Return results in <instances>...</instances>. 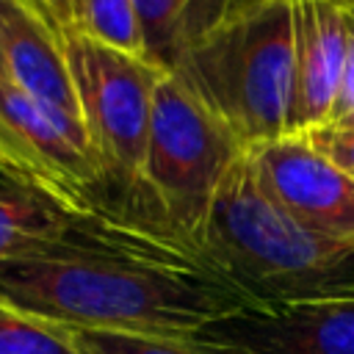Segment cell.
Here are the masks:
<instances>
[{
    "label": "cell",
    "instance_id": "obj_1",
    "mask_svg": "<svg viewBox=\"0 0 354 354\" xmlns=\"http://www.w3.org/2000/svg\"><path fill=\"white\" fill-rule=\"evenodd\" d=\"M0 301L61 326L191 337L246 299L180 241L80 213L69 238L0 263Z\"/></svg>",
    "mask_w": 354,
    "mask_h": 354
},
{
    "label": "cell",
    "instance_id": "obj_3",
    "mask_svg": "<svg viewBox=\"0 0 354 354\" xmlns=\"http://www.w3.org/2000/svg\"><path fill=\"white\" fill-rule=\"evenodd\" d=\"M252 149L288 136L293 88L290 0H252L194 41L171 72Z\"/></svg>",
    "mask_w": 354,
    "mask_h": 354
},
{
    "label": "cell",
    "instance_id": "obj_16",
    "mask_svg": "<svg viewBox=\"0 0 354 354\" xmlns=\"http://www.w3.org/2000/svg\"><path fill=\"white\" fill-rule=\"evenodd\" d=\"M307 136L326 158H332L346 174L354 177V127H343V124H324L313 133H301Z\"/></svg>",
    "mask_w": 354,
    "mask_h": 354
},
{
    "label": "cell",
    "instance_id": "obj_17",
    "mask_svg": "<svg viewBox=\"0 0 354 354\" xmlns=\"http://www.w3.org/2000/svg\"><path fill=\"white\" fill-rule=\"evenodd\" d=\"M329 124L354 127V11H351V50H348V64H346L343 88H340V97H337V105H335V113H332V122Z\"/></svg>",
    "mask_w": 354,
    "mask_h": 354
},
{
    "label": "cell",
    "instance_id": "obj_11",
    "mask_svg": "<svg viewBox=\"0 0 354 354\" xmlns=\"http://www.w3.org/2000/svg\"><path fill=\"white\" fill-rule=\"evenodd\" d=\"M252 0H136L144 36V55L171 72L180 55Z\"/></svg>",
    "mask_w": 354,
    "mask_h": 354
},
{
    "label": "cell",
    "instance_id": "obj_7",
    "mask_svg": "<svg viewBox=\"0 0 354 354\" xmlns=\"http://www.w3.org/2000/svg\"><path fill=\"white\" fill-rule=\"evenodd\" d=\"M268 194L307 230L354 243V177L307 136H282L249 149Z\"/></svg>",
    "mask_w": 354,
    "mask_h": 354
},
{
    "label": "cell",
    "instance_id": "obj_20",
    "mask_svg": "<svg viewBox=\"0 0 354 354\" xmlns=\"http://www.w3.org/2000/svg\"><path fill=\"white\" fill-rule=\"evenodd\" d=\"M11 183H19V180H17V177H11L6 169H0V188H3V185H11ZM22 185H28V183H22Z\"/></svg>",
    "mask_w": 354,
    "mask_h": 354
},
{
    "label": "cell",
    "instance_id": "obj_6",
    "mask_svg": "<svg viewBox=\"0 0 354 354\" xmlns=\"http://www.w3.org/2000/svg\"><path fill=\"white\" fill-rule=\"evenodd\" d=\"M188 340L207 354H354V296L243 304Z\"/></svg>",
    "mask_w": 354,
    "mask_h": 354
},
{
    "label": "cell",
    "instance_id": "obj_8",
    "mask_svg": "<svg viewBox=\"0 0 354 354\" xmlns=\"http://www.w3.org/2000/svg\"><path fill=\"white\" fill-rule=\"evenodd\" d=\"M293 88L288 136L332 122L351 50V11L340 0H290Z\"/></svg>",
    "mask_w": 354,
    "mask_h": 354
},
{
    "label": "cell",
    "instance_id": "obj_2",
    "mask_svg": "<svg viewBox=\"0 0 354 354\" xmlns=\"http://www.w3.org/2000/svg\"><path fill=\"white\" fill-rule=\"evenodd\" d=\"M199 257L246 304L354 296V243L299 224L268 194L249 149L213 199Z\"/></svg>",
    "mask_w": 354,
    "mask_h": 354
},
{
    "label": "cell",
    "instance_id": "obj_4",
    "mask_svg": "<svg viewBox=\"0 0 354 354\" xmlns=\"http://www.w3.org/2000/svg\"><path fill=\"white\" fill-rule=\"evenodd\" d=\"M58 36L80 119L102 171L94 213L169 235L141 185L152 100L163 69L144 55L108 47L75 25L58 28Z\"/></svg>",
    "mask_w": 354,
    "mask_h": 354
},
{
    "label": "cell",
    "instance_id": "obj_9",
    "mask_svg": "<svg viewBox=\"0 0 354 354\" xmlns=\"http://www.w3.org/2000/svg\"><path fill=\"white\" fill-rule=\"evenodd\" d=\"M0 47L19 88L80 119L58 28L33 0H0Z\"/></svg>",
    "mask_w": 354,
    "mask_h": 354
},
{
    "label": "cell",
    "instance_id": "obj_21",
    "mask_svg": "<svg viewBox=\"0 0 354 354\" xmlns=\"http://www.w3.org/2000/svg\"><path fill=\"white\" fill-rule=\"evenodd\" d=\"M343 6H348V8H351V11H354V0H346V3H343Z\"/></svg>",
    "mask_w": 354,
    "mask_h": 354
},
{
    "label": "cell",
    "instance_id": "obj_19",
    "mask_svg": "<svg viewBox=\"0 0 354 354\" xmlns=\"http://www.w3.org/2000/svg\"><path fill=\"white\" fill-rule=\"evenodd\" d=\"M0 80H14V77H11V69H8V61H6L3 47H0Z\"/></svg>",
    "mask_w": 354,
    "mask_h": 354
},
{
    "label": "cell",
    "instance_id": "obj_10",
    "mask_svg": "<svg viewBox=\"0 0 354 354\" xmlns=\"http://www.w3.org/2000/svg\"><path fill=\"white\" fill-rule=\"evenodd\" d=\"M83 210H75L53 194L11 183L0 188V263L44 252L69 238Z\"/></svg>",
    "mask_w": 354,
    "mask_h": 354
},
{
    "label": "cell",
    "instance_id": "obj_18",
    "mask_svg": "<svg viewBox=\"0 0 354 354\" xmlns=\"http://www.w3.org/2000/svg\"><path fill=\"white\" fill-rule=\"evenodd\" d=\"M33 3L55 22V28L75 25V19H77V3L80 0H33Z\"/></svg>",
    "mask_w": 354,
    "mask_h": 354
},
{
    "label": "cell",
    "instance_id": "obj_22",
    "mask_svg": "<svg viewBox=\"0 0 354 354\" xmlns=\"http://www.w3.org/2000/svg\"><path fill=\"white\" fill-rule=\"evenodd\" d=\"M340 3H346V0H340Z\"/></svg>",
    "mask_w": 354,
    "mask_h": 354
},
{
    "label": "cell",
    "instance_id": "obj_14",
    "mask_svg": "<svg viewBox=\"0 0 354 354\" xmlns=\"http://www.w3.org/2000/svg\"><path fill=\"white\" fill-rule=\"evenodd\" d=\"M80 354H207L188 337L122 332V329H83L66 326Z\"/></svg>",
    "mask_w": 354,
    "mask_h": 354
},
{
    "label": "cell",
    "instance_id": "obj_5",
    "mask_svg": "<svg viewBox=\"0 0 354 354\" xmlns=\"http://www.w3.org/2000/svg\"><path fill=\"white\" fill-rule=\"evenodd\" d=\"M243 152L246 147L235 133L174 75H160L152 100L141 185L166 232L194 254H199L213 199Z\"/></svg>",
    "mask_w": 354,
    "mask_h": 354
},
{
    "label": "cell",
    "instance_id": "obj_15",
    "mask_svg": "<svg viewBox=\"0 0 354 354\" xmlns=\"http://www.w3.org/2000/svg\"><path fill=\"white\" fill-rule=\"evenodd\" d=\"M0 169H6V171H8L11 177H17L19 183L36 185V188L53 194L55 199H61L58 191H55V185H53L50 177L44 174V169L36 163V158H33L11 133H6L3 127H0ZM61 202H64V199H61ZM64 205H66V202H64Z\"/></svg>",
    "mask_w": 354,
    "mask_h": 354
},
{
    "label": "cell",
    "instance_id": "obj_12",
    "mask_svg": "<svg viewBox=\"0 0 354 354\" xmlns=\"http://www.w3.org/2000/svg\"><path fill=\"white\" fill-rule=\"evenodd\" d=\"M75 28L122 53L144 55V36L138 25L136 0H80Z\"/></svg>",
    "mask_w": 354,
    "mask_h": 354
},
{
    "label": "cell",
    "instance_id": "obj_13",
    "mask_svg": "<svg viewBox=\"0 0 354 354\" xmlns=\"http://www.w3.org/2000/svg\"><path fill=\"white\" fill-rule=\"evenodd\" d=\"M0 354H80L69 329L0 301Z\"/></svg>",
    "mask_w": 354,
    "mask_h": 354
}]
</instances>
